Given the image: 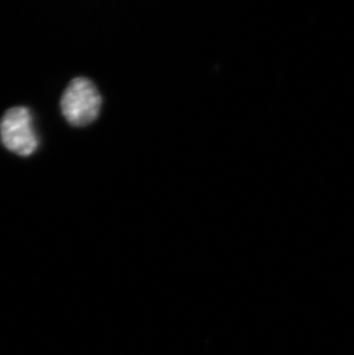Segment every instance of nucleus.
Wrapping results in <instances>:
<instances>
[{
	"label": "nucleus",
	"instance_id": "f257e3e1",
	"mask_svg": "<svg viewBox=\"0 0 354 355\" xmlns=\"http://www.w3.org/2000/svg\"><path fill=\"white\" fill-rule=\"evenodd\" d=\"M101 103V94L90 80L74 78L61 97V113L73 127H85L97 120Z\"/></svg>",
	"mask_w": 354,
	"mask_h": 355
},
{
	"label": "nucleus",
	"instance_id": "f03ea898",
	"mask_svg": "<svg viewBox=\"0 0 354 355\" xmlns=\"http://www.w3.org/2000/svg\"><path fill=\"white\" fill-rule=\"evenodd\" d=\"M0 138L8 151L20 157H29L38 148V137L33 116L27 107H13L0 121Z\"/></svg>",
	"mask_w": 354,
	"mask_h": 355
}]
</instances>
